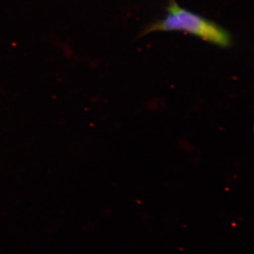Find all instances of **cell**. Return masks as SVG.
<instances>
[{
  "label": "cell",
  "mask_w": 254,
  "mask_h": 254,
  "mask_svg": "<svg viewBox=\"0 0 254 254\" xmlns=\"http://www.w3.org/2000/svg\"><path fill=\"white\" fill-rule=\"evenodd\" d=\"M166 15L163 19L150 23L143 35L155 31H185L221 48L230 46L232 37L227 30L216 23L181 7L175 0H168Z\"/></svg>",
  "instance_id": "1"
}]
</instances>
